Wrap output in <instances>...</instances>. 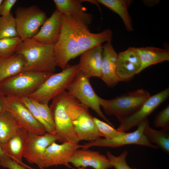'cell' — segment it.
Segmentation results:
<instances>
[{"label": "cell", "instance_id": "1", "mask_svg": "<svg viewBox=\"0 0 169 169\" xmlns=\"http://www.w3.org/2000/svg\"><path fill=\"white\" fill-rule=\"evenodd\" d=\"M112 36L110 29L98 33H91L88 25L62 14L60 33L54 46L57 66L63 69L71 59L103 42L111 41Z\"/></svg>", "mask_w": 169, "mask_h": 169}, {"label": "cell", "instance_id": "2", "mask_svg": "<svg viewBox=\"0 0 169 169\" xmlns=\"http://www.w3.org/2000/svg\"><path fill=\"white\" fill-rule=\"evenodd\" d=\"M54 46L32 38L22 41L16 53L21 54L24 58L23 71L54 73L57 66Z\"/></svg>", "mask_w": 169, "mask_h": 169}, {"label": "cell", "instance_id": "3", "mask_svg": "<svg viewBox=\"0 0 169 169\" xmlns=\"http://www.w3.org/2000/svg\"><path fill=\"white\" fill-rule=\"evenodd\" d=\"M76 99L65 90L55 96L49 106L55 125L58 141L78 144L80 141L74 128L67 110L68 105Z\"/></svg>", "mask_w": 169, "mask_h": 169}, {"label": "cell", "instance_id": "4", "mask_svg": "<svg viewBox=\"0 0 169 169\" xmlns=\"http://www.w3.org/2000/svg\"><path fill=\"white\" fill-rule=\"evenodd\" d=\"M151 96L149 91L142 88L112 99L100 97V103L106 114L115 116L121 123L136 113Z\"/></svg>", "mask_w": 169, "mask_h": 169}, {"label": "cell", "instance_id": "5", "mask_svg": "<svg viewBox=\"0 0 169 169\" xmlns=\"http://www.w3.org/2000/svg\"><path fill=\"white\" fill-rule=\"evenodd\" d=\"M54 73L23 71L0 81V90L6 96L28 97Z\"/></svg>", "mask_w": 169, "mask_h": 169}, {"label": "cell", "instance_id": "6", "mask_svg": "<svg viewBox=\"0 0 169 169\" xmlns=\"http://www.w3.org/2000/svg\"><path fill=\"white\" fill-rule=\"evenodd\" d=\"M79 71L78 64H67L61 71L49 76L28 97L38 102L48 104L55 96L67 90Z\"/></svg>", "mask_w": 169, "mask_h": 169}, {"label": "cell", "instance_id": "7", "mask_svg": "<svg viewBox=\"0 0 169 169\" xmlns=\"http://www.w3.org/2000/svg\"><path fill=\"white\" fill-rule=\"evenodd\" d=\"M68 115L80 141H92L101 136L88 108L76 99L67 108Z\"/></svg>", "mask_w": 169, "mask_h": 169}, {"label": "cell", "instance_id": "8", "mask_svg": "<svg viewBox=\"0 0 169 169\" xmlns=\"http://www.w3.org/2000/svg\"><path fill=\"white\" fill-rule=\"evenodd\" d=\"M15 14L16 30L22 41L35 35L47 19L46 13L34 5L19 7Z\"/></svg>", "mask_w": 169, "mask_h": 169}, {"label": "cell", "instance_id": "9", "mask_svg": "<svg viewBox=\"0 0 169 169\" xmlns=\"http://www.w3.org/2000/svg\"><path fill=\"white\" fill-rule=\"evenodd\" d=\"M89 79L79 71L68 87L67 91L80 103L90 108L107 123L113 126L102 112L100 97L94 90Z\"/></svg>", "mask_w": 169, "mask_h": 169}, {"label": "cell", "instance_id": "10", "mask_svg": "<svg viewBox=\"0 0 169 169\" xmlns=\"http://www.w3.org/2000/svg\"><path fill=\"white\" fill-rule=\"evenodd\" d=\"M149 124L146 118L138 126L137 129L132 132H121L116 136L110 139L100 138L95 141L84 144L83 149H87L91 147L97 146L110 148H117L122 146L135 144L146 146L153 149L158 147L150 142L143 133L145 126Z\"/></svg>", "mask_w": 169, "mask_h": 169}, {"label": "cell", "instance_id": "11", "mask_svg": "<svg viewBox=\"0 0 169 169\" xmlns=\"http://www.w3.org/2000/svg\"><path fill=\"white\" fill-rule=\"evenodd\" d=\"M5 110L10 112L21 126L28 132L43 135L47 132L19 99L6 96Z\"/></svg>", "mask_w": 169, "mask_h": 169}, {"label": "cell", "instance_id": "12", "mask_svg": "<svg viewBox=\"0 0 169 169\" xmlns=\"http://www.w3.org/2000/svg\"><path fill=\"white\" fill-rule=\"evenodd\" d=\"M83 145L67 142L59 144L54 142L46 149L43 157L40 169L58 165H64L74 169L69 161L76 151Z\"/></svg>", "mask_w": 169, "mask_h": 169}, {"label": "cell", "instance_id": "13", "mask_svg": "<svg viewBox=\"0 0 169 169\" xmlns=\"http://www.w3.org/2000/svg\"><path fill=\"white\" fill-rule=\"evenodd\" d=\"M169 96V87L151 96L136 113L120 123L117 130L125 132L135 126H137L147 118L148 116L166 100Z\"/></svg>", "mask_w": 169, "mask_h": 169}, {"label": "cell", "instance_id": "14", "mask_svg": "<svg viewBox=\"0 0 169 169\" xmlns=\"http://www.w3.org/2000/svg\"><path fill=\"white\" fill-rule=\"evenodd\" d=\"M55 135L46 132L38 135L28 132L23 157L31 164H36L40 169L41 161L47 148L58 141Z\"/></svg>", "mask_w": 169, "mask_h": 169}, {"label": "cell", "instance_id": "15", "mask_svg": "<svg viewBox=\"0 0 169 169\" xmlns=\"http://www.w3.org/2000/svg\"><path fill=\"white\" fill-rule=\"evenodd\" d=\"M118 55L111 41L106 42L103 46L100 78L109 87H113L120 81L116 72V64Z\"/></svg>", "mask_w": 169, "mask_h": 169}, {"label": "cell", "instance_id": "16", "mask_svg": "<svg viewBox=\"0 0 169 169\" xmlns=\"http://www.w3.org/2000/svg\"><path fill=\"white\" fill-rule=\"evenodd\" d=\"M69 163L77 168L91 166L95 169H109L113 167L107 156L88 149L77 150Z\"/></svg>", "mask_w": 169, "mask_h": 169}, {"label": "cell", "instance_id": "17", "mask_svg": "<svg viewBox=\"0 0 169 169\" xmlns=\"http://www.w3.org/2000/svg\"><path fill=\"white\" fill-rule=\"evenodd\" d=\"M102 51L103 46L101 44L83 53L78 64L79 71L89 78H100Z\"/></svg>", "mask_w": 169, "mask_h": 169}, {"label": "cell", "instance_id": "18", "mask_svg": "<svg viewBox=\"0 0 169 169\" xmlns=\"http://www.w3.org/2000/svg\"><path fill=\"white\" fill-rule=\"evenodd\" d=\"M62 20V14L55 10L32 38L40 42L54 45L60 35Z\"/></svg>", "mask_w": 169, "mask_h": 169}, {"label": "cell", "instance_id": "19", "mask_svg": "<svg viewBox=\"0 0 169 169\" xmlns=\"http://www.w3.org/2000/svg\"><path fill=\"white\" fill-rule=\"evenodd\" d=\"M28 134L26 130L21 128L8 141L1 144V147L3 153L16 163L28 169H34L23 161Z\"/></svg>", "mask_w": 169, "mask_h": 169}, {"label": "cell", "instance_id": "20", "mask_svg": "<svg viewBox=\"0 0 169 169\" xmlns=\"http://www.w3.org/2000/svg\"><path fill=\"white\" fill-rule=\"evenodd\" d=\"M57 10L62 14L71 16L82 23L88 25L93 18L91 13L85 12L82 3L88 2L93 4L94 0H54Z\"/></svg>", "mask_w": 169, "mask_h": 169}, {"label": "cell", "instance_id": "21", "mask_svg": "<svg viewBox=\"0 0 169 169\" xmlns=\"http://www.w3.org/2000/svg\"><path fill=\"white\" fill-rule=\"evenodd\" d=\"M136 48L141 62L138 74L150 66L169 60L166 49L151 46Z\"/></svg>", "mask_w": 169, "mask_h": 169}, {"label": "cell", "instance_id": "22", "mask_svg": "<svg viewBox=\"0 0 169 169\" xmlns=\"http://www.w3.org/2000/svg\"><path fill=\"white\" fill-rule=\"evenodd\" d=\"M25 64L23 57L18 53L0 58V81L23 71Z\"/></svg>", "mask_w": 169, "mask_h": 169}, {"label": "cell", "instance_id": "23", "mask_svg": "<svg viewBox=\"0 0 169 169\" xmlns=\"http://www.w3.org/2000/svg\"><path fill=\"white\" fill-rule=\"evenodd\" d=\"M22 128L12 114L5 110L0 113V142L3 144Z\"/></svg>", "mask_w": 169, "mask_h": 169}, {"label": "cell", "instance_id": "24", "mask_svg": "<svg viewBox=\"0 0 169 169\" xmlns=\"http://www.w3.org/2000/svg\"><path fill=\"white\" fill-rule=\"evenodd\" d=\"M98 3L105 6L121 18L125 28L128 32L132 31V21L128 10L130 1L126 0H97Z\"/></svg>", "mask_w": 169, "mask_h": 169}, {"label": "cell", "instance_id": "25", "mask_svg": "<svg viewBox=\"0 0 169 169\" xmlns=\"http://www.w3.org/2000/svg\"><path fill=\"white\" fill-rule=\"evenodd\" d=\"M169 130L161 129L156 130L147 125L143 133L151 144L157 146L167 153H169Z\"/></svg>", "mask_w": 169, "mask_h": 169}, {"label": "cell", "instance_id": "26", "mask_svg": "<svg viewBox=\"0 0 169 169\" xmlns=\"http://www.w3.org/2000/svg\"><path fill=\"white\" fill-rule=\"evenodd\" d=\"M139 67L131 63L118 58L116 72L120 81H127L138 74Z\"/></svg>", "mask_w": 169, "mask_h": 169}, {"label": "cell", "instance_id": "27", "mask_svg": "<svg viewBox=\"0 0 169 169\" xmlns=\"http://www.w3.org/2000/svg\"><path fill=\"white\" fill-rule=\"evenodd\" d=\"M17 36L15 19L11 12L6 16H0V39Z\"/></svg>", "mask_w": 169, "mask_h": 169}, {"label": "cell", "instance_id": "28", "mask_svg": "<svg viewBox=\"0 0 169 169\" xmlns=\"http://www.w3.org/2000/svg\"><path fill=\"white\" fill-rule=\"evenodd\" d=\"M22 41L19 36L0 39V58L15 54Z\"/></svg>", "mask_w": 169, "mask_h": 169}, {"label": "cell", "instance_id": "29", "mask_svg": "<svg viewBox=\"0 0 169 169\" xmlns=\"http://www.w3.org/2000/svg\"><path fill=\"white\" fill-rule=\"evenodd\" d=\"M19 99L28 108L35 119L44 127L47 132L55 135V130L43 119L37 108L29 97H24Z\"/></svg>", "mask_w": 169, "mask_h": 169}, {"label": "cell", "instance_id": "30", "mask_svg": "<svg viewBox=\"0 0 169 169\" xmlns=\"http://www.w3.org/2000/svg\"><path fill=\"white\" fill-rule=\"evenodd\" d=\"M93 119L101 137L103 136L105 139H108L113 138L122 132L115 129L111 125L95 117H93Z\"/></svg>", "mask_w": 169, "mask_h": 169}, {"label": "cell", "instance_id": "31", "mask_svg": "<svg viewBox=\"0 0 169 169\" xmlns=\"http://www.w3.org/2000/svg\"><path fill=\"white\" fill-rule=\"evenodd\" d=\"M128 151L126 150L124 151L119 155L115 156L110 151L106 152V156L111 164L115 169H136L132 168L127 164L126 157Z\"/></svg>", "mask_w": 169, "mask_h": 169}, {"label": "cell", "instance_id": "32", "mask_svg": "<svg viewBox=\"0 0 169 169\" xmlns=\"http://www.w3.org/2000/svg\"><path fill=\"white\" fill-rule=\"evenodd\" d=\"M31 99L37 108L43 119L55 130L54 123L48 104L40 103Z\"/></svg>", "mask_w": 169, "mask_h": 169}, {"label": "cell", "instance_id": "33", "mask_svg": "<svg viewBox=\"0 0 169 169\" xmlns=\"http://www.w3.org/2000/svg\"><path fill=\"white\" fill-rule=\"evenodd\" d=\"M118 55L120 58L130 62L140 68L141 59L136 48L130 47L125 50L119 53Z\"/></svg>", "mask_w": 169, "mask_h": 169}, {"label": "cell", "instance_id": "34", "mask_svg": "<svg viewBox=\"0 0 169 169\" xmlns=\"http://www.w3.org/2000/svg\"><path fill=\"white\" fill-rule=\"evenodd\" d=\"M154 125L161 129L169 130V105L159 112L156 116Z\"/></svg>", "mask_w": 169, "mask_h": 169}, {"label": "cell", "instance_id": "35", "mask_svg": "<svg viewBox=\"0 0 169 169\" xmlns=\"http://www.w3.org/2000/svg\"><path fill=\"white\" fill-rule=\"evenodd\" d=\"M0 166L8 169H29L16 163L4 153L1 157Z\"/></svg>", "mask_w": 169, "mask_h": 169}, {"label": "cell", "instance_id": "36", "mask_svg": "<svg viewBox=\"0 0 169 169\" xmlns=\"http://www.w3.org/2000/svg\"><path fill=\"white\" fill-rule=\"evenodd\" d=\"M17 0H3L0 6V16H4L9 14L13 6L17 2Z\"/></svg>", "mask_w": 169, "mask_h": 169}, {"label": "cell", "instance_id": "37", "mask_svg": "<svg viewBox=\"0 0 169 169\" xmlns=\"http://www.w3.org/2000/svg\"><path fill=\"white\" fill-rule=\"evenodd\" d=\"M6 96L0 90V113L4 111V103Z\"/></svg>", "mask_w": 169, "mask_h": 169}, {"label": "cell", "instance_id": "38", "mask_svg": "<svg viewBox=\"0 0 169 169\" xmlns=\"http://www.w3.org/2000/svg\"><path fill=\"white\" fill-rule=\"evenodd\" d=\"M1 144L0 142V160L1 155L3 153L1 147Z\"/></svg>", "mask_w": 169, "mask_h": 169}, {"label": "cell", "instance_id": "39", "mask_svg": "<svg viewBox=\"0 0 169 169\" xmlns=\"http://www.w3.org/2000/svg\"><path fill=\"white\" fill-rule=\"evenodd\" d=\"M78 169H86L83 167H79V168H78Z\"/></svg>", "mask_w": 169, "mask_h": 169}, {"label": "cell", "instance_id": "40", "mask_svg": "<svg viewBox=\"0 0 169 169\" xmlns=\"http://www.w3.org/2000/svg\"><path fill=\"white\" fill-rule=\"evenodd\" d=\"M3 0H0V6Z\"/></svg>", "mask_w": 169, "mask_h": 169}]
</instances>
